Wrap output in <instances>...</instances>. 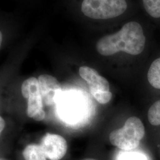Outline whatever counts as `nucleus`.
<instances>
[{
    "mask_svg": "<svg viewBox=\"0 0 160 160\" xmlns=\"http://www.w3.org/2000/svg\"><path fill=\"white\" fill-rule=\"evenodd\" d=\"M40 145L46 158L51 160H61L68 149V144L65 139L57 134H46L42 138Z\"/></svg>",
    "mask_w": 160,
    "mask_h": 160,
    "instance_id": "6",
    "label": "nucleus"
},
{
    "mask_svg": "<svg viewBox=\"0 0 160 160\" xmlns=\"http://www.w3.org/2000/svg\"><path fill=\"white\" fill-rule=\"evenodd\" d=\"M147 77L151 86L155 88L160 89V57L156 59L150 65Z\"/></svg>",
    "mask_w": 160,
    "mask_h": 160,
    "instance_id": "9",
    "label": "nucleus"
},
{
    "mask_svg": "<svg viewBox=\"0 0 160 160\" xmlns=\"http://www.w3.org/2000/svg\"><path fill=\"white\" fill-rule=\"evenodd\" d=\"M126 0H83L81 11L93 19H110L122 15L127 9Z\"/></svg>",
    "mask_w": 160,
    "mask_h": 160,
    "instance_id": "3",
    "label": "nucleus"
},
{
    "mask_svg": "<svg viewBox=\"0 0 160 160\" xmlns=\"http://www.w3.org/2000/svg\"><path fill=\"white\" fill-rule=\"evenodd\" d=\"M22 93L23 97L28 100V116L36 121L43 120L45 112L43 109V100L38 80L30 77L25 80L22 86Z\"/></svg>",
    "mask_w": 160,
    "mask_h": 160,
    "instance_id": "5",
    "label": "nucleus"
},
{
    "mask_svg": "<svg viewBox=\"0 0 160 160\" xmlns=\"http://www.w3.org/2000/svg\"><path fill=\"white\" fill-rule=\"evenodd\" d=\"M42 100L46 106L57 102L62 94V87L54 77L49 75H40L38 78Z\"/></svg>",
    "mask_w": 160,
    "mask_h": 160,
    "instance_id": "7",
    "label": "nucleus"
},
{
    "mask_svg": "<svg viewBox=\"0 0 160 160\" xmlns=\"http://www.w3.org/2000/svg\"><path fill=\"white\" fill-rule=\"evenodd\" d=\"M79 74L86 81L92 96L100 104H107L112 99L108 81L101 76L94 69L83 66L79 69Z\"/></svg>",
    "mask_w": 160,
    "mask_h": 160,
    "instance_id": "4",
    "label": "nucleus"
},
{
    "mask_svg": "<svg viewBox=\"0 0 160 160\" xmlns=\"http://www.w3.org/2000/svg\"><path fill=\"white\" fill-rule=\"evenodd\" d=\"M0 43H1H1H2V33L1 32V33H0Z\"/></svg>",
    "mask_w": 160,
    "mask_h": 160,
    "instance_id": "14",
    "label": "nucleus"
},
{
    "mask_svg": "<svg viewBox=\"0 0 160 160\" xmlns=\"http://www.w3.org/2000/svg\"><path fill=\"white\" fill-rule=\"evenodd\" d=\"M146 38L139 23L130 22L113 34L104 36L97 41L96 49L103 56L113 55L124 52L132 55L141 53L145 48Z\"/></svg>",
    "mask_w": 160,
    "mask_h": 160,
    "instance_id": "1",
    "label": "nucleus"
},
{
    "mask_svg": "<svg viewBox=\"0 0 160 160\" xmlns=\"http://www.w3.org/2000/svg\"><path fill=\"white\" fill-rule=\"evenodd\" d=\"M145 127L137 117L128 118L122 128L112 132L109 140L112 145L125 151L137 148L145 135Z\"/></svg>",
    "mask_w": 160,
    "mask_h": 160,
    "instance_id": "2",
    "label": "nucleus"
},
{
    "mask_svg": "<svg viewBox=\"0 0 160 160\" xmlns=\"http://www.w3.org/2000/svg\"><path fill=\"white\" fill-rule=\"evenodd\" d=\"M145 11L151 17L160 18V0H142Z\"/></svg>",
    "mask_w": 160,
    "mask_h": 160,
    "instance_id": "10",
    "label": "nucleus"
},
{
    "mask_svg": "<svg viewBox=\"0 0 160 160\" xmlns=\"http://www.w3.org/2000/svg\"><path fill=\"white\" fill-rule=\"evenodd\" d=\"M25 160H46V155L40 145L30 144L24 149L22 152Z\"/></svg>",
    "mask_w": 160,
    "mask_h": 160,
    "instance_id": "8",
    "label": "nucleus"
},
{
    "mask_svg": "<svg viewBox=\"0 0 160 160\" xmlns=\"http://www.w3.org/2000/svg\"><path fill=\"white\" fill-rule=\"evenodd\" d=\"M149 122L153 126L160 125V100L155 102L148 112Z\"/></svg>",
    "mask_w": 160,
    "mask_h": 160,
    "instance_id": "11",
    "label": "nucleus"
},
{
    "mask_svg": "<svg viewBox=\"0 0 160 160\" xmlns=\"http://www.w3.org/2000/svg\"><path fill=\"white\" fill-rule=\"evenodd\" d=\"M119 160H146L144 156L139 153L128 152L122 155Z\"/></svg>",
    "mask_w": 160,
    "mask_h": 160,
    "instance_id": "12",
    "label": "nucleus"
},
{
    "mask_svg": "<svg viewBox=\"0 0 160 160\" xmlns=\"http://www.w3.org/2000/svg\"><path fill=\"white\" fill-rule=\"evenodd\" d=\"M82 160H96L95 159H93V158H86V159H84Z\"/></svg>",
    "mask_w": 160,
    "mask_h": 160,
    "instance_id": "15",
    "label": "nucleus"
},
{
    "mask_svg": "<svg viewBox=\"0 0 160 160\" xmlns=\"http://www.w3.org/2000/svg\"><path fill=\"white\" fill-rule=\"evenodd\" d=\"M5 125H6L5 121L3 119V118L2 117H1L0 118V132L1 133L4 130Z\"/></svg>",
    "mask_w": 160,
    "mask_h": 160,
    "instance_id": "13",
    "label": "nucleus"
}]
</instances>
